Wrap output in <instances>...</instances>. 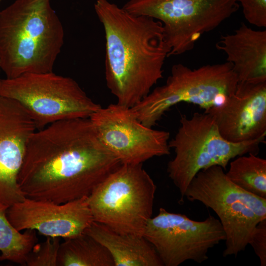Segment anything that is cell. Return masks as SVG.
I'll return each mask as SVG.
<instances>
[{
  "instance_id": "1",
  "label": "cell",
  "mask_w": 266,
  "mask_h": 266,
  "mask_svg": "<svg viewBox=\"0 0 266 266\" xmlns=\"http://www.w3.org/2000/svg\"><path fill=\"white\" fill-rule=\"evenodd\" d=\"M122 164L89 118L62 120L32 134L18 184L26 198L63 203L88 197Z\"/></svg>"
},
{
  "instance_id": "2",
  "label": "cell",
  "mask_w": 266,
  "mask_h": 266,
  "mask_svg": "<svg viewBox=\"0 0 266 266\" xmlns=\"http://www.w3.org/2000/svg\"><path fill=\"white\" fill-rule=\"evenodd\" d=\"M94 9L104 32L106 86L117 103L132 107L163 78L169 50L162 24L108 0H97Z\"/></svg>"
},
{
  "instance_id": "3",
  "label": "cell",
  "mask_w": 266,
  "mask_h": 266,
  "mask_svg": "<svg viewBox=\"0 0 266 266\" xmlns=\"http://www.w3.org/2000/svg\"><path fill=\"white\" fill-rule=\"evenodd\" d=\"M64 36L50 0H16L0 11V67L5 78L52 72Z\"/></svg>"
},
{
  "instance_id": "4",
  "label": "cell",
  "mask_w": 266,
  "mask_h": 266,
  "mask_svg": "<svg viewBox=\"0 0 266 266\" xmlns=\"http://www.w3.org/2000/svg\"><path fill=\"white\" fill-rule=\"evenodd\" d=\"M180 127L168 145L174 157L167 166L169 178L178 189L183 201L184 193L192 179L201 170L214 166L225 170L235 158L253 153L258 155L266 136L241 142H232L220 134L208 113H194L190 117L182 115Z\"/></svg>"
},
{
  "instance_id": "5",
  "label": "cell",
  "mask_w": 266,
  "mask_h": 266,
  "mask_svg": "<svg viewBox=\"0 0 266 266\" xmlns=\"http://www.w3.org/2000/svg\"><path fill=\"white\" fill-rule=\"evenodd\" d=\"M184 197L201 202L217 215L226 234L225 257L244 251L256 225L266 219V199L235 185L218 166L198 172Z\"/></svg>"
},
{
  "instance_id": "6",
  "label": "cell",
  "mask_w": 266,
  "mask_h": 266,
  "mask_svg": "<svg viewBox=\"0 0 266 266\" xmlns=\"http://www.w3.org/2000/svg\"><path fill=\"white\" fill-rule=\"evenodd\" d=\"M238 82L232 64L227 61L196 69L177 64L172 66L165 84L131 108L141 123L153 128L179 103H192L204 111L223 103L234 92Z\"/></svg>"
},
{
  "instance_id": "7",
  "label": "cell",
  "mask_w": 266,
  "mask_h": 266,
  "mask_svg": "<svg viewBox=\"0 0 266 266\" xmlns=\"http://www.w3.org/2000/svg\"><path fill=\"white\" fill-rule=\"evenodd\" d=\"M143 164H122L88 196L94 221L121 233L143 235L156 185Z\"/></svg>"
},
{
  "instance_id": "8",
  "label": "cell",
  "mask_w": 266,
  "mask_h": 266,
  "mask_svg": "<svg viewBox=\"0 0 266 266\" xmlns=\"http://www.w3.org/2000/svg\"><path fill=\"white\" fill-rule=\"evenodd\" d=\"M0 95L18 102L37 130L60 121L90 118L101 107L74 79L53 71L0 79Z\"/></svg>"
},
{
  "instance_id": "9",
  "label": "cell",
  "mask_w": 266,
  "mask_h": 266,
  "mask_svg": "<svg viewBox=\"0 0 266 266\" xmlns=\"http://www.w3.org/2000/svg\"><path fill=\"white\" fill-rule=\"evenodd\" d=\"M239 6L237 0H129L123 8L162 23L169 57L192 50L202 35L217 28Z\"/></svg>"
},
{
  "instance_id": "10",
  "label": "cell",
  "mask_w": 266,
  "mask_h": 266,
  "mask_svg": "<svg viewBox=\"0 0 266 266\" xmlns=\"http://www.w3.org/2000/svg\"><path fill=\"white\" fill-rule=\"evenodd\" d=\"M143 236L164 266H178L187 261L201 264L208 259L210 249L226 239L220 222L212 215L196 221L163 207L148 221Z\"/></svg>"
},
{
  "instance_id": "11",
  "label": "cell",
  "mask_w": 266,
  "mask_h": 266,
  "mask_svg": "<svg viewBox=\"0 0 266 266\" xmlns=\"http://www.w3.org/2000/svg\"><path fill=\"white\" fill-rule=\"evenodd\" d=\"M89 118L102 144L122 164L170 154L169 133L144 125L131 107L110 104Z\"/></svg>"
},
{
  "instance_id": "12",
  "label": "cell",
  "mask_w": 266,
  "mask_h": 266,
  "mask_svg": "<svg viewBox=\"0 0 266 266\" xmlns=\"http://www.w3.org/2000/svg\"><path fill=\"white\" fill-rule=\"evenodd\" d=\"M6 214L19 231L34 230L46 236L64 239L84 233L94 221L88 197L63 203L26 198L10 206Z\"/></svg>"
},
{
  "instance_id": "13",
  "label": "cell",
  "mask_w": 266,
  "mask_h": 266,
  "mask_svg": "<svg viewBox=\"0 0 266 266\" xmlns=\"http://www.w3.org/2000/svg\"><path fill=\"white\" fill-rule=\"evenodd\" d=\"M36 130L18 102L0 95V203L8 206L26 198L18 176L28 140Z\"/></svg>"
},
{
  "instance_id": "14",
  "label": "cell",
  "mask_w": 266,
  "mask_h": 266,
  "mask_svg": "<svg viewBox=\"0 0 266 266\" xmlns=\"http://www.w3.org/2000/svg\"><path fill=\"white\" fill-rule=\"evenodd\" d=\"M204 112L212 117L221 136L230 142L266 135V82H238L230 97Z\"/></svg>"
},
{
  "instance_id": "15",
  "label": "cell",
  "mask_w": 266,
  "mask_h": 266,
  "mask_svg": "<svg viewBox=\"0 0 266 266\" xmlns=\"http://www.w3.org/2000/svg\"><path fill=\"white\" fill-rule=\"evenodd\" d=\"M232 64L238 82H266V30H255L242 23L216 44Z\"/></svg>"
},
{
  "instance_id": "16",
  "label": "cell",
  "mask_w": 266,
  "mask_h": 266,
  "mask_svg": "<svg viewBox=\"0 0 266 266\" xmlns=\"http://www.w3.org/2000/svg\"><path fill=\"white\" fill-rule=\"evenodd\" d=\"M85 233L106 248L114 266H164L153 246L143 235L119 233L94 221Z\"/></svg>"
},
{
  "instance_id": "17",
  "label": "cell",
  "mask_w": 266,
  "mask_h": 266,
  "mask_svg": "<svg viewBox=\"0 0 266 266\" xmlns=\"http://www.w3.org/2000/svg\"><path fill=\"white\" fill-rule=\"evenodd\" d=\"M58 266H114V264L106 248L84 233L65 238L61 243Z\"/></svg>"
},
{
  "instance_id": "18",
  "label": "cell",
  "mask_w": 266,
  "mask_h": 266,
  "mask_svg": "<svg viewBox=\"0 0 266 266\" xmlns=\"http://www.w3.org/2000/svg\"><path fill=\"white\" fill-rule=\"evenodd\" d=\"M8 207L0 203V261L26 265L27 256L37 241L36 231H18L7 217Z\"/></svg>"
},
{
  "instance_id": "19",
  "label": "cell",
  "mask_w": 266,
  "mask_h": 266,
  "mask_svg": "<svg viewBox=\"0 0 266 266\" xmlns=\"http://www.w3.org/2000/svg\"><path fill=\"white\" fill-rule=\"evenodd\" d=\"M230 162L228 178L243 190L266 199V160L249 153Z\"/></svg>"
},
{
  "instance_id": "20",
  "label": "cell",
  "mask_w": 266,
  "mask_h": 266,
  "mask_svg": "<svg viewBox=\"0 0 266 266\" xmlns=\"http://www.w3.org/2000/svg\"><path fill=\"white\" fill-rule=\"evenodd\" d=\"M60 244V237L47 236L44 242L33 247L27 256L26 265L58 266Z\"/></svg>"
},
{
  "instance_id": "21",
  "label": "cell",
  "mask_w": 266,
  "mask_h": 266,
  "mask_svg": "<svg viewBox=\"0 0 266 266\" xmlns=\"http://www.w3.org/2000/svg\"><path fill=\"white\" fill-rule=\"evenodd\" d=\"M245 19L260 28L266 27V0H237Z\"/></svg>"
},
{
  "instance_id": "22",
  "label": "cell",
  "mask_w": 266,
  "mask_h": 266,
  "mask_svg": "<svg viewBox=\"0 0 266 266\" xmlns=\"http://www.w3.org/2000/svg\"><path fill=\"white\" fill-rule=\"evenodd\" d=\"M259 259L261 266H266V219L260 222L255 228L249 241Z\"/></svg>"
},
{
  "instance_id": "23",
  "label": "cell",
  "mask_w": 266,
  "mask_h": 266,
  "mask_svg": "<svg viewBox=\"0 0 266 266\" xmlns=\"http://www.w3.org/2000/svg\"><path fill=\"white\" fill-rule=\"evenodd\" d=\"M0 71H1V69H0Z\"/></svg>"
},
{
  "instance_id": "24",
  "label": "cell",
  "mask_w": 266,
  "mask_h": 266,
  "mask_svg": "<svg viewBox=\"0 0 266 266\" xmlns=\"http://www.w3.org/2000/svg\"><path fill=\"white\" fill-rule=\"evenodd\" d=\"M1 0H0V2Z\"/></svg>"
}]
</instances>
